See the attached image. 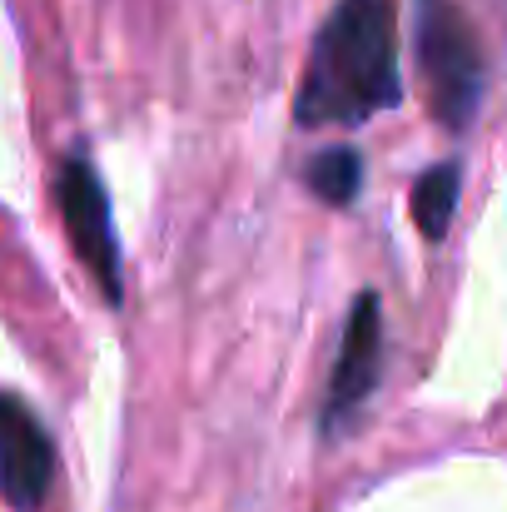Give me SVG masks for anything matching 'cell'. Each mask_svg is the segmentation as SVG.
I'll list each match as a JSON object with an SVG mask.
<instances>
[{
    "mask_svg": "<svg viewBox=\"0 0 507 512\" xmlns=\"http://www.w3.org/2000/svg\"><path fill=\"white\" fill-rule=\"evenodd\" d=\"M398 100V0H338L309 50L294 120L363 125Z\"/></svg>",
    "mask_w": 507,
    "mask_h": 512,
    "instance_id": "obj_1",
    "label": "cell"
},
{
    "mask_svg": "<svg viewBox=\"0 0 507 512\" xmlns=\"http://www.w3.org/2000/svg\"><path fill=\"white\" fill-rule=\"evenodd\" d=\"M418 55L433 95V115L448 130H468L483 105V40L478 25L453 5V0H418Z\"/></svg>",
    "mask_w": 507,
    "mask_h": 512,
    "instance_id": "obj_2",
    "label": "cell"
},
{
    "mask_svg": "<svg viewBox=\"0 0 507 512\" xmlns=\"http://www.w3.org/2000/svg\"><path fill=\"white\" fill-rule=\"evenodd\" d=\"M55 204L65 214V234L80 254V264L90 269V279L100 284V294L110 304L125 299V279H120V239H115V214H110V194L100 184V174L90 160L70 155L55 170Z\"/></svg>",
    "mask_w": 507,
    "mask_h": 512,
    "instance_id": "obj_3",
    "label": "cell"
},
{
    "mask_svg": "<svg viewBox=\"0 0 507 512\" xmlns=\"http://www.w3.org/2000/svg\"><path fill=\"white\" fill-rule=\"evenodd\" d=\"M378 373H383V309H378V294L368 289V294H358V304L348 309V324H343L338 363H334V373H329L324 408H319L324 438H338L348 428V418L378 388Z\"/></svg>",
    "mask_w": 507,
    "mask_h": 512,
    "instance_id": "obj_4",
    "label": "cell"
},
{
    "mask_svg": "<svg viewBox=\"0 0 507 512\" xmlns=\"http://www.w3.org/2000/svg\"><path fill=\"white\" fill-rule=\"evenodd\" d=\"M55 483V443L35 408L15 393H0V498L15 512H35Z\"/></svg>",
    "mask_w": 507,
    "mask_h": 512,
    "instance_id": "obj_5",
    "label": "cell"
},
{
    "mask_svg": "<svg viewBox=\"0 0 507 512\" xmlns=\"http://www.w3.org/2000/svg\"><path fill=\"white\" fill-rule=\"evenodd\" d=\"M458 194H463V165L458 160H443V165L418 174L408 209H413V224H418L423 239H443L448 234L453 209H458Z\"/></svg>",
    "mask_w": 507,
    "mask_h": 512,
    "instance_id": "obj_6",
    "label": "cell"
},
{
    "mask_svg": "<svg viewBox=\"0 0 507 512\" xmlns=\"http://www.w3.org/2000/svg\"><path fill=\"white\" fill-rule=\"evenodd\" d=\"M358 184H363V155H358L353 145H334V150L314 155V165H309V189H314L324 204H334V209L353 204Z\"/></svg>",
    "mask_w": 507,
    "mask_h": 512,
    "instance_id": "obj_7",
    "label": "cell"
}]
</instances>
